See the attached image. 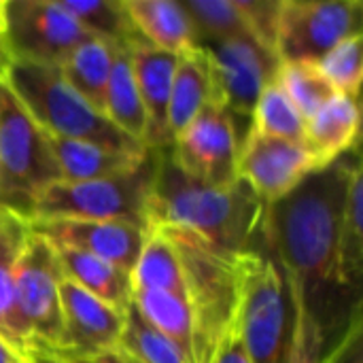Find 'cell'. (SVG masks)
I'll return each instance as SVG.
<instances>
[{"label": "cell", "mask_w": 363, "mask_h": 363, "mask_svg": "<svg viewBox=\"0 0 363 363\" xmlns=\"http://www.w3.org/2000/svg\"><path fill=\"white\" fill-rule=\"evenodd\" d=\"M355 157H342L315 172L287 198L268 206L264 225L266 253L279 266L285 287L300 296L325 345L336 319L345 317L336 308L338 300H347L338 285V234Z\"/></svg>", "instance_id": "obj_1"}, {"label": "cell", "mask_w": 363, "mask_h": 363, "mask_svg": "<svg viewBox=\"0 0 363 363\" xmlns=\"http://www.w3.org/2000/svg\"><path fill=\"white\" fill-rule=\"evenodd\" d=\"M268 206L238 181L217 189L187 179L168 149L155 151V170L147 200V225L181 228L228 251L264 253Z\"/></svg>", "instance_id": "obj_2"}, {"label": "cell", "mask_w": 363, "mask_h": 363, "mask_svg": "<svg viewBox=\"0 0 363 363\" xmlns=\"http://www.w3.org/2000/svg\"><path fill=\"white\" fill-rule=\"evenodd\" d=\"M162 230L179 253L185 302L194 321V362L213 363L240 334L245 289L259 253L228 251L181 228Z\"/></svg>", "instance_id": "obj_3"}, {"label": "cell", "mask_w": 363, "mask_h": 363, "mask_svg": "<svg viewBox=\"0 0 363 363\" xmlns=\"http://www.w3.org/2000/svg\"><path fill=\"white\" fill-rule=\"evenodd\" d=\"M4 81L38 128L51 138L85 140L115 151H149L89 106L55 66L11 62Z\"/></svg>", "instance_id": "obj_4"}, {"label": "cell", "mask_w": 363, "mask_h": 363, "mask_svg": "<svg viewBox=\"0 0 363 363\" xmlns=\"http://www.w3.org/2000/svg\"><path fill=\"white\" fill-rule=\"evenodd\" d=\"M57 181L49 136L0 79V204L28 219L38 194Z\"/></svg>", "instance_id": "obj_5"}, {"label": "cell", "mask_w": 363, "mask_h": 363, "mask_svg": "<svg viewBox=\"0 0 363 363\" xmlns=\"http://www.w3.org/2000/svg\"><path fill=\"white\" fill-rule=\"evenodd\" d=\"M155 170V151L147 164L125 177L98 181H57L32 202L28 221H130L147 225V200Z\"/></svg>", "instance_id": "obj_6"}, {"label": "cell", "mask_w": 363, "mask_h": 363, "mask_svg": "<svg viewBox=\"0 0 363 363\" xmlns=\"http://www.w3.org/2000/svg\"><path fill=\"white\" fill-rule=\"evenodd\" d=\"M359 0H281L274 53L279 62H319L340 40L362 34Z\"/></svg>", "instance_id": "obj_7"}, {"label": "cell", "mask_w": 363, "mask_h": 363, "mask_svg": "<svg viewBox=\"0 0 363 363\" xmlns=\"http://www.w3.org/2000/svg\"><path fill=\"white\" fill-rule=\"evenodd\" d=\"M0 36L13 62L55 68L89 38L57 0H4Z\"/></svg>", "instance_id": "obj_8"}, {"label": "cell", "mask_w": 363, "mask_h": 363, "mask_svg": "<svg viewBox=\"0 0 363 363\" xmlns=\"http://www.w3.org/2000/svg\"><path fill=\"white\" fill-rule=\"evenodd\" d=\"M238 123L232 113L211 102L168 147L177 168L191 181L225 189L238 183Z\"/></svg>", "instance_id": "obj_9"}, {"label": "cell", "mask_w": 363, "mask_h": 363, "mask_svg": "<svg viewBox=\"0 0 363 363\" xmlns=\"http://www.w3.org/2000/svg\"><path fill=\"white\" fill-rule=\"evenodd\" d=\"M62 279L55 247L30 230L15 266V300L32 342L49 349L62 338Z\"/></svg>", "instance_id": "obj_10"}, {"label": "cell", "mask_w": 363, "mask_h": 363, "mask_svg": "<svg viewBox=\"0 0 363 363\" xmlns=\"http://www.w3.org/2000/svg\"><path fill=\"white\" fill-rule=\"evenodd\" d=\"M240 338L251 363H285L287 289L279 266L268 253L255 257L247 281Z\"/></svg>", "instance_id": "obj_11"}, {"label": "cell", "mask_w": 363, "mask_h": 363, "mask_svg": "<svg viewBox=\"0 0 363 363\" xmlns=\"http://www.w3.org/2000/svg\"><path fill=\"white\" fill-rule=\"evenodd\" d=\"M208 55L215 102L238 121L251 119L262 89L277 77L279 57L253 38H232L202 45Z\"/></svg>", "instance_id": "obj_12"}, {"label": "cell", "mask_w": 363, "mask_h": 363, "mask_svg": "<svg viewBox=\"0 0 363 363\" xmlns=\"http://www.w3.org/2000/svg\"><path fill=\"white\" fill-rule=\"evenodd\" d=\"M319 172L304 145L266 138L247 130L238 153V179L266 204L287 198L308 177Z\"/></svg>", "instance_id": "obj_13"}, {"label": "cell", "mask_w": 363, "mask_h": 363, "mask_svg": "<svg viewBox=\"0 0 363 363\" xmlns=\"http://www.w3.org/2000/svg\"><path fill=\"white\" fill-rule=\"evenodd\" d=\"M30 230L53 247L77 249L100 257L123 272H132L147 238V228L130 221H28Z\"/></svg>", "instance_id": "obj_14"}, {"label": "cell", "mask_w": 363, "mask_h": 363, "mask_svg": "<svg viewBox=\"0 0 363 363\" xmlns=\"http://www.w3.org/2000/svg\"><path fill=\"white\" fill-rule=\"evenodd\" d=\"M60 304L62 338L55 351H62L72 357L115 351L123 330L125 313L94 298L68 279H62Z\"/></svg>", "instance_id": "obj_15"}, {"label": "cell", "mask_w": 363, "mask_h": 363, "mask_svg": "<svg viewBox=\"0 0 363 363\" xmlns=\"http://www.w3.org/2000/svg\"><path fill=\"white\" fill-rule=\"evenodd\" d=\"M177 60H179L177 55L164 53L143 40L130 45L132 72L147 115L145 147L149 151L170 147L168 104H170V89H172Z\"/></svg>", "instance_id": "obj_16"}, {"label": "cell", "mask_w": 363, "mask_h": 363, "mask_svg": "<svg viewBox=\"0 0 363 363\" xmlns=\"http://www.w3.org/2000/svg\"><path fill=\"white\" fill-rule=\"evenodd\" d=\"M362 130L359 100L336 94L306 121L304 147L317 162L319 170L342 160L347 153L357 151Z\"/></svg>", "instance_id": "obj_17"}, {"label": "cell", "mask_w": 363, "mask_h": 363, "mask_svg": "<svg viewBox=\"0 0 363 363\" xmlns=\"http://www.w3.org/2000/svg\"><path fill=\"white\" fill-rule=\"evenodd\" d=\"M28 234V219L0 204V338L19 355L32 345L30 330L21 319L15 300V266Z\"/></svg>", "instance_id": "obj_18"}, {"label": "cell", "mask_w": 363, "mask_h": 363, "mask_svg": "<svg viewBox=\"0 0 363 363\" xmlns=\"http://www.w3.org/2000/svg\"><path fill=\"white\" fill-rule=\"evenodd\" d=\"M49 145L62 181H98L138 172L151 151H115L85 140L51 138Z\"/></svg>", "instance_id": "obj_19"}, {"label": "cell", "mask_w": 363, "mask_h": 363, "mask_svg": "<svg viewBox=\"0 0 363 363\" xmlns=\"http://www.w3.org/2000/svg\"><path fill=\"white\" fill-rule=\"evenodd\" d=\"M123 4L134 30L147 45L177 57L200 45L181 2L123 0Z\"/></svg>", "instance_id": "obj_20"}, {"label": "cell", "mask_w": 363, "mask_h": 363, "mask_svg": "<svg viewBox=\"0 0 363 363\" xmlns=\"http://www.w3.org/2000/svg\"><path fill=\"white\" fill-rule=\"evenodd\" d=\"M215 102L213 91V77L206 49L198 45L196 49L179 55L172 89H170V104H168V134L170 143L211 104Z\"/></svg>", "instance_id": "obj_21"}, {"label": "cell", "mask_w": 363, "mask_h": 363, "mask_svg": "<svg viewBox=\"0 0 363 363\" xmlns=\"http://www.w3.org/2000/svg\"><path fill=\"white\" fill-rule=\"evenodd\" d=\"M363 272V170L359 160L355 157L345 206L340 217V234H338V285L345 298L355 294L359 300V285Z\"/></svg>", "instance_id": "obj_22"}, {"label": "cell", "mask_w": 363, "mask_h": 363, "mask_svg": "<svg viewBox=\"0 0 363 363\" xmlns=\"http://www.w3.org/2000/svg\"><path fill=\"white\" fill-rule=\"evenodd\" d=\"M55 253L64 279L72 281L77 287L106 302L108 306L125 313L132 302V285L128 272L77 249L55 247Z\"/></svg>", "instance_id": "obj_23"}, {"label": "cell", "mask_w": 363, "mask_h": 363, "mask_svg": "<svg viewBox=\"0 0 363 363\" xmlns=\"http://www.w3.org/2000/svg\"><path fill=\"white\" fill-rule=\"evenodd\" d=\"M117 47L98 38L83 40L60 66L64 81L98 113L104 115L106 87L115 62Z\"/></svg>", "instance_id": "obj_24"}, {"label": "cell", "mask_w": 363, "mask_h": 363, "mask_svg": "<svg viewBox=\"0 0 363 363\" xmlns=\"http://www.w3.org/2000/svg\"><path fill=\"white\" fill-rule=\"evenodd\" d=\"M104 117L125 136L145 147L147 115L130 62V47H117L104 98ZM147 149V147H145Z\"/></svg>", "instance_id": "obj_25"}, {"label": "cell", "mask_w": 363, "mask_h": 363, "mask_svg": "<svg viewBox=\"0 0 363 363\" xmlns=\"http://www.w3.org/2000/svg\"><path fill=\"white\" fill-rule=\"evenodd\" d=\"M130 285L132 289L168 291L185 298L179 253L162 230L151 228L147 232L140 255L130 272Z\"/></svg>", "instance_id": "obj_26"}, {"label": "cell", "mask_w": 363, "mask_h": 363, "mask_svg": "<svg viewBox=\"0 0 363 363\" xmlns=\"http://www.w3.org/2000/svg\"><path fill=\"white\" fill-rule=\"evenodd\" d=\"M132 306L151 328L174 342L187 362H194V321L185 298L168 291L132 289Z\"/></svg>", "instance_id": "obj_27"}, {"label": "cell", "mask_w": 363, "mask_h": 363, "mask_svg": "<svg viewBox=\"0 0 363 363\" xmlns=\"http://www.w3.org/2000/svg\"><path fill=\"white\" fill-rule=\"evenodd\" d=\"M57 2L91 38H98L113 47H130L143 40L130 21L123 0H57Z\"/></svg>", "instance_id": "obj_28"}, {"label": "cell", "mask_w": 363, "mask_h": 363, "mask_svg": "<svg viewBox=\"0 0 363 363\" xmlns=\"http://www.w3.org/2000/svg\"><path fill=\"white\" fill-rule=\"evenodd\" d=\"M249 132L266 136V138L304 145L306 119L289 100V96L285 94L277 77L262 89L253 106L251 119H249Z\"/></svg>", "instance_id": "obj_29"}, {"label": "cell", "mask_w": 363, "mask_h": 363, "mask_svg": "<svg viewBox=\"0 0 363 363\" xmlns=\"http://www.w3.org/2000/svg\"><path fill=\"white\" fill-rule=\"evenodd\" d=\"M200 45L251 38L238 0H181Z\"/></svg>", "instance_id": "obj_30"}, {"label": "cell", "mask_w": 363, "mask_h": 363, "mask_svg": "<svg viewBox=\"0 0 363 363\" xmlns=\"http://www.w3.org/2000/svg\"><path fill=\"white\" fill-rule=\"evenodd\" d=\"M115 351L132 363H189L174 342H170L136 313L132 302L125 308L123 330Z\"/></svg>", "instance_id": "obj_31"}, {"label": "cell", "mask_w": 363, "mask_h": 363, "mask_svg": "<svg viewBox=\"0 0 363 363\" xmlns=\"http://www.w3.org/2000/svg\"><path fill=\"white\" fill-rule=\"evenodd\" d=\"M277 81L306 121L336 96V89L315 62H281Z\"/></svg>", "instance_id": "obj_32"}, {"label": "cell", "mask_w": 363, "mask_h": 363, "mask_svg": "<svg viewBox=\"0 0 363 363\" xmlns=\"http://www.w3.org/2000/svg\"><path fill=\"white\" fill-rule=\"evenodd\" d=\"M317 64L336 94L359 100L363 81V34H353L340 40Z\"/></svg>", "instance_id": "obj_33"}, {"label": "cell", "mask_w": 363, "mask_h": 363, "mask_svg": "<svg viewBox=\"0 0 363 363\" xmlns=\"http://www.w3.org/2000/svg\"><path fill=\"white\" fill-rule=\"evenodd\" d=\"M287 304L291 306V325L287 334L285 363H319L321 355L325 353V338L319 325L306 313L300 296L289 289Z\"/></svg>", "instance_id": "obj_34"}, {"label": "cell", "mask_w": 363, "mask_h": 363, "mask_svg": "<svg viewBox=\"0 0 363 363\" xmlns=\"http://www.w3.org/2000/svg\"><path fill=\"white\" fill-rule=\"evenodd\" d=\"M242 15L249 26L251 38L270 49L274 53V36H277V17L281 0H238ZM277 55V53H274Z\"/></svg>", "instance_id": "obj_35"}, {"label": "cell", "mask_w": 363, "mask_h": 363, "mask_svg": "<svg viewBox=\"0 0 363 363\" xmlns=\"http://www.w3.org/2000/svg\"><path fill=\"white\" fill-rule=\"evenodd\" d=\"M319 363H362V306L349 315L340 340L321 355Z\"/></svg>", "instance_id": "obj_36"}, {"label": "cell", "mask_w": 363, "mask_h": 363, "mask_svg": "<svg viewBox=\"0 0 363 363\" xmlns=\"http://www.w3.org/2000/svg\"><path fill=\"white\" fill-rule=\"evenodd\" d=\"M23 359L26 363H81L55 349H49V347H43L38 342H32L26 353H23Z\"/></svg>", "instance_id": "obj_37"}, {"label": "cell", "mask_w": 363, "mask_h": 363, "mask_svg": "<svg viewBox=\"0 0 363 363\" xmlns=\"http://www.w3.org/2000/svg\"><path fill=\"white\" fill-rule=\"evenodd\" d=\"M213 363H251L249 362V355H247V349H245V342H242L240 334L234 336L225 345V349L217 355V359Z\"/></svg>", "instance_id": "obj_38"}, {"label": "cell", "mask_w": 363, "mask_h": 363, "mask_svg": "<svg viewBox=\"0 0 363 363\" xmlns=\"http://www.w3.org/2000/svg\"><path fill=\"white\" fill-rule=\"evenodd\" d=\"M68 357H72V355H68ZM72 359L81 363H132L130 359H125L123 355H119L117 351H104V353H96V355H87V357H72Z\"/></svg>", "instance_id": "obj_39"}, {"label": "cell", "mask_w": 363, "mask_h": 363, "mask_svg": "<svg viewBox=\"0 0 363 363\" xmlns=\"http://www.w3.org/2000/svg\"><path fill=\"white\" fill-rule=\"evenodd\" d=\"M0 363H26V359H23V355H19L13 347H9L0 338Z\"/></svg>", "instance_id": "obj_40"}, {"label": "cell", "mask_w": 363, "mask_h": 363, "mask_svg": "<svg viewBox=\"0 0 363 363\" xmlns=\"http://www.w3.org/2000/svg\"><path fill=\"white\" fill-rule=\"evenodd\" d=\"M11 55H9V51H6V45H4V40H2V36H0V79H4V74H6V70H9V66H11Z\"/></svg>", "instance_id": "obj_41"}, {"label": "cell", "mask_w": 363, "mask_h": 363, "mask_svg": "<svg viewBox=\"0 0 363 363\" xmlns=\"http://www.w3.org/2000/svg\"><path fill=\"white\" fill-rule=\"evenodd\" d=\"M2 2H4V0H0V17H2Z\"/></svg>", "instance_id": "obj_42"}]
</instances>
